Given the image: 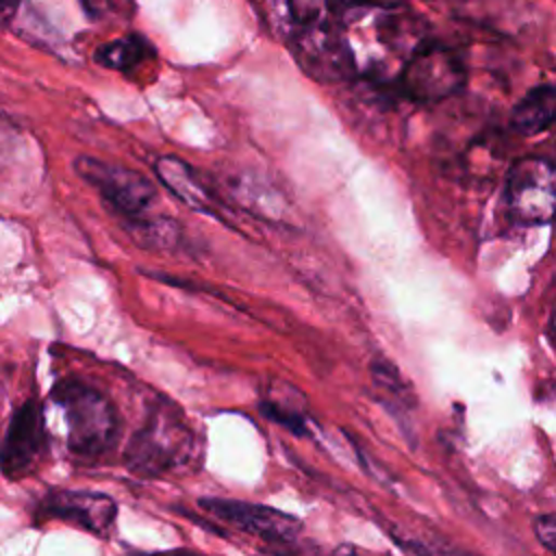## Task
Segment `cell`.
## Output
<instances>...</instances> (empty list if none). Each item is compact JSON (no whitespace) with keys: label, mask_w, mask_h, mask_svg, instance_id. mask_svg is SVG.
<instances>
[{"label":"cell","mask_w":556,"mask_h":556,"mask_svg":"<svg viewBox=\"0 0 556 556\" xmlns=\"http://www.w3.org/2000/svg\"><path fill=\"white\" fill-rule=\"evenodd\" d=\"M193 454V430L172 404H159L132 434L124 460L132 473L154 478L189 467Z\"/></svg>","instance_id":"1"},{"label":"cell","mask_w":556,"mask_h":556,"mask_svg":"<svg viewBox=\"0 0 556 556\" xmlns=\"http://www.w3.org/2000/svg\"><path fill=\"white\" fill-rule=\"evenodd\" d=\"M67 428V447L78 456L109 452L119 432V417L111 400L80 380H63L52 391Z\"/></svg>","instance_id":"2"},{"label":"cell","mask_w":556,"mask_h":556,"mask_svg":"<svg viewBox=\"0 0 556 556\" xmlns=\"http://www.w3.org/2000/svg\"><path fill=\"white\" fill-rule=\"evenodd\" d=\"M467 78L460 56L441 43H419L402 74L400 89L417 102H439L456 93Z\"/></svg>","instance_id":"3"},{"label":"cell","mask_w":556,"mask_h":556,"mask_svg":"<svg viewBox=\"0 0 556 556\" xmlns=\"http://www.w3.org/2000/svg\"><path fill=\"white\" fill-rule=\"evenodd\" d=\"M554 180L552 161L543 156L519 159L506 176L504 204L515 224L545 226L554 211Z\"/></svg>","instance_id":"4"},{"label":"cell","mask_w":556,"mask_h":556,"mask_svg":"<svg viewBox=\"0 0 556 556\" xmlns=\"http://www.w3.org/2000/svg\"><path fill=\"white\" fill-rule=\"evenodd\" d=\"M74 169L80 178L93 185L104 202L124 219L146 215L150 204L156 200V187L128 167L102 163L91 156H80L76 159Z\"/></svg>","instance_id":"5"},{"label":"cell","mask_w":556,"mask_h":556,"mask_svg":"<svg viewBox=\"0 0 556 556\" xmlns=\"http://www.w3.org/2000/svg\"><path fill=\"white\" fill-rule=\"evenodd\" d=\"M293 54L302 70L321 83L345 80L354 74V54L334 20L295 26Z\"/></svg>","instance_id":"6"},{"label":"cell","mask_w":556,"mask_h":556,"mask_svg":"<svg viewBox=\"0 0 556 556\" xmlns=\"http://www.w3.org/2000/svg\"><path fill=\"white\" fill-rule=\"evenodd\" d=\"M200 508L245 534H252L271 543L293 541L302 530V521L298 517L265 504H252V502L226 500V497H200Z\"/></svg>","instance_id":"7"},{"label":"cell","mask_w":556,"mask_h":556,"mask_svg":"<svg viewBox=\"0 0 556 556\" xmlns=\"http://www.w3.org/2000/svg\"><path fill=\"white\" fill-rule=\"evenodd\" d=\"M41 508L48 517L70 521L96 534L106 532L117 515V506L109 495L74 489H59L48 493V497L41 502Z\"/></svg>","instance_id":"8"},{"label":"cell","mask_w":556,"mask_h":556,"mask_svg":"<svg viewBox=\"0 0 556 556\" xmlns=\"http://www.w3.org/2000/svg\"><path fill=\"white\" fill-rule=\"evenodd\" d=\"M43 419L35 402H26L11 419L4 437L0 463L7 476H17L30 467L41 450Z\"/></svg>","instance_id":"9"},{"label":"cell","mask_w":556,"mask_h":556,"mask_svg":"<svg viewBox=\"0 0 556 556\" xmlns=\"http://www.w3.org/2000/svg\"><path fill=\"white\" fill-rule=\"evenodd\" d=\"M154 172H156V178L163 182V187H167L180 202H185L195 211L215 215L213 193L202 185L198 174L185 161H180L174 154H165L156 159Z\"/></svg>","instance_id":"10"},{"label":"cell","mask_w":556,"mask_h":556,"mask_svg":"<svg viewBox=\"0 0 556 556\" xmlns=\"http://www.w3.org/2000/svg\"><path fill=\"white\" fill-rule=\"evenodd\" d=\"M556 113V89L552 85L532 87L513 109L510 126L523 137L545 132Z\"/></svg>","instance_id":"11"},{"label":"cell","mask_w":556,"mask_h":556,"mask_svg":"<svg viewBox=\"0 0 556 556\" xmlns=\"http://www.w3.org/2000/svg\"><path fill=\"white\" fill-rule=\"evenodd\" d=\"M261 413L280 424L282 428L291 430L293 434L306 432V402L304 395L293 389L291 384L276 380L267 387L263 400H261Z\"/></svg>","instance_id":"12"},{"label":"cell","mask_w":556,"mask_h":556,"mask_svg":"<svg viewBox=\"0 0 556 556\" xmlns=\"http://www.w3.org/2000/svg\"><path fill=\"white\" fill-rule=\"evenodd\" d=\"M154 50L141 35H128L115 41H109L96 50V61L104 67L130 72L141 65L146 59H152Z\"/></svg>","instance_id":"13"},{"label":"cell","mask_w":556,"mask_h":556,"mask_svg":"<svg viewBox=\"0 0 556 556\" xmlns=\"http://www.w3.org/2000/svg\"><path fill=\"white\" fill-rule=\"evenodd\" d=\"M126 228L137 241V245L150 248V250L174 248L180 235V228L176 222L167 217H148V213L135 219H126Z\"/></svg>","instance_id":"14"},{"label":"cell","mask_w":556,"mask_h":556,"mask_svg":"<svg viewBox=\"0 0 556 556\" xmlns=\"http://www.w3.org/2000/svg\"><path fill=\"white\" fill-rule=\"evenodd\" d=\"M371 376H374V384L380 391V397L384 400V404L389 406L391 402L400 408V413L404 415L408 408H413L415 397L408 389V384L402 380L400 371L393 367V363L380 358L371 363Z\"/></svg>","instance_id":"15"},{"label":"cell","mask_w":556,"mask_h":556,"mask_svg":"<svg viewBox=\"0 0 556 556\" xmlns=\"http://www.w3.org/2000/svg\"><path fill=\"white\" fill-rule=\"evenodd\" d=\"M289 11L295 26H313L334 20L332 0H289Z\"/></svg>","instance_id":"16"},{"label":"cell","mask_w":556,"mask_h":556,"mask_svg":"<svg viewBox=\"0 0 556 556\" xmlns=\"http://www.w3.org/2000/svg\"><path fill=\"white\" fill-rule=\"evenodd\" d=\"M532 530H534V536L539 539V543L549 552L554 554L556 552V517L552 513H545V515H539L532 523Z\"/></svg>","instance_id":"17"},{"label":"cell","mask_w":556,"mask_h":556,"mask_svg":"<svg viewBox=\"0 0 556 556\" xmlns=\"http://www.w3.org/2000/svg\"><path fill=\"white\" fill-rule=\"evenodd\" d=\"M80 4L89 17H100L109 9V0H80Z\"/></svg>","instance_id":"18"},{"label":"cell","mask_w":556,"mask_h":556,"mask_svg":"<svg viewBox=\"0 0 556 556\" xmlns=\"http://www.w3.org/2000/svg\"><path fill=\"white\" fill-rule=\"evenodd\" d=\"M345 4H358V7H380V9H389V7H397L404 0H341Z\"/></svg>","instance_id":"19"},{"label":"cell","mask_w":556,"mask_h":556,"mask_svg":"<svg viewBox=\"0 0 556 556\" xmlns=\"http://www.w3.org/2000/svg\"><path fill=\"white\" fill-rule=\"evenodd\" d=\"M15 7H17V0H0V13H4V15H11L15 11Z\"/></svg>","instance_id":"20"}]
</instances>
